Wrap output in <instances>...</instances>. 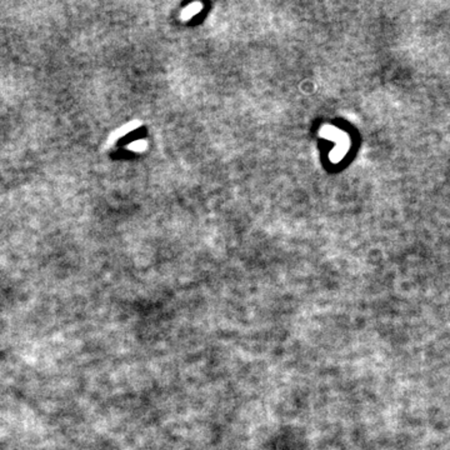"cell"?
<instances>
[{
    "mask_svg": "<svg viewBox=\"0 0 450 450\" xmlns=\"http://www.w3.org/2000/svg\"><path fill=\"white\" fill-rule=\"evenodd\" d=\"M139 126H142V121L138 120V119H134V120H131L130 123L125 124V125H123L121 128L116 129V130L113 133L112 137L109 138V144L113 145L116 140L120 139V138H123L124 135L131 133V131L135 130L137 128H139Z\"/></svg>",
    "mask_w": 450,
    "mask_h": 450,
    "instance_id": "1",
    "label": "cell"
},
{
    "mask_svg": "<svg viewBox=\"0 0 450 450\" xmlns=\"http://www.w3.org/2000/svg\"><path fill=\"white\" fill-rule=\"evenodd\" d=\"M202 9H203V4H200V3L198 2L192 3V4H189L188 7H185L184 9H183L180 17H182L183 20H189L192 19L194 15H197L198 13L202 12Z\"/></svg>",
    "mask_w": 450,
    "mask_h": 450,
    "instance_id": "2",
    "label": "cell"
},
{
    "mask_svg": "<svg viewBox=\"0 0 450 450\" xmlns=\"http://www.w3.org/2000/svg\"><path fill=\"white\" fill-rule=\"evenodd\" d=\"M148 147V142L147 140H137V142L130 143L128 145V149L131 150V152H137V153H143Z\"/></svg>",
    "mask_w": 450,
    "mask_h": 450,
    "instance_id": "3",
    "label": "cell"
}]
</instances>
